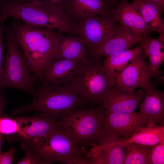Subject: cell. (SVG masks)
<instances>
[{"label":"cell","instance_id":"cell-1","mask_svg":"<svg viewBox=\"0 0 164 164\" xmlns=\"http://www.w3.org/2000/svg\"><path fill=\"white\" fill-rule=\"evenodd\" d=\"M9 28L33 75L42 82L46 68L54 59L59 31L29 26L15 19Z\"/></svg>","mask_w":164,"mask_h":164},{"label":"cell","instance_id":"cell-2","mask_svg":"<svg viewBox=\"0 0 164 164\" xmlns=\"http://www.w3.org/2000/svg\"><path fill=\"white\" fill-rule=\"evenodd\" d=\"M12 17L26 25L56 29L75 35V24L60 7L46 0L24 2L0 0V17Z\"/></svg>","mask_w":164,"mask_h":164},{"label":"cell","instance_id":"cell-3","mask_svg":"<svg viewBox=\"0 0 164 164\" xmlns=\"http://www.w3.org/2000/svg\"><path fill=\"white\" fill-rule=\"evenodd\" d=\"M21 147L39 164H89L86 151L70 139L58 123L45 136L31 140L20 139Z\"/></svg>","mask_w":164,"mask_h":164},{"label":"cell","instance_id":"cell-4","mask_svg":"<svg viewBox=\"0 0 164 164\" xmlns=\"http://www.w3.org/2000/svg\"><path fill=\"white\" fill-rule=\"evenodd\" d=\"M40 83L32 96L33 101L15 109L13 115L38 111L59 120L67 111L80 108L86 103L69 82L58 85Z\"/></svg>","mask_w":164,"mask_h":164},{"label":"cell","instance_id":"cell-5","mask_svg":"<svg viewBox=\"0 0 164 164\" xmlns=\"http://www.w3.org/2000/svg\"><path fill=\"white\" fill-rule=\"evenodd\" d=\"M102 59L82 60L70 83L85 103L102 107L104 98L116 84L105 70Z\"/></svg>","mask_w":164,"mask_h":164},{"label":"cell","instance_id":"cell-6","mask_svg":"<svg viewBox=\"0 0 164 164\" xmlns=\"http://www.w3.org/2000/svg\"><path fill=\"white\" fill-rule=\"evenodd\" d=\"M4 32L7 51L4 60L1 89L15 88L32 96L35 91V85L36 80L8 26H5Z\"/></svg>","mask_w":164,"mask_h":164},{"label":"cell","instance_id":"cell-7","mask_svg":"<svg viewBox=\"0 0 164 164\" xmlns=\"http://www.w3.org/2000/svg\"><path fill=\"white\" fill-rule=\"evenodd\" d=\"M104 112L102 107L74 108L64 113L58 122L73 141L89 144L101 129Z\"/></svg>","mask_w":164,"mask_h":164},{"label":"cell","instance_id":"cell-8","mask_svg":"<svg viewBox=\"0 0 164 164\" xmlns=\"http://www.w3.org/2000/svg\"><path fill=\"white\" fill-rule=\"evenodd\" d=\"M118 24L112 15L94 16L77 24L75 33L91 49L100 45L114 34Z\"/></svg>","mask_w":164,"mask_h":164},{"label":"cell","instance_id":"cell-9","mask_svg":"<svg viewBox=\"0 0 164 164\" xmlns=\"http://www.w3.org/2000/svg\"><path fill=\"white\" fill-rule=\"evenodd\" d=\"M143 50L135 56L118 74L116 84L130 91L138 87L143 90L150 83L152 78L149 64Z\"/></svg>","mask_w":164,"mask_h":164},{"label":"cell","instance_id":"cell-10","mask_svg":"<svg viewBox=\"0 0 164 164\" xmlns=\"http://www.w3.org/2000/svg\"><path fill=\"white\" fill-rule=\"evenodd\" d=\"M148 38L133 33L127 27L119 23L115 34L98 46L88 49V55L96 59L107 58L128 49L134 44L143 43Z\"/></svg>","mask_w":164,"mask_h":164},{"label":"cell","instance_id":"cell-11","mask_svg":"<svg viewBox=\"0 0 164 164\" xmlns=\"http://www.w3.org/2000/svg\"><path fill=\"white\" fill-rule=\"evenodd\" d=\"M145 125L139 113L106 112L104 110L101 129L115 137L128 139L138 128Z\"/></svg>","mask_w":164,"mask_h":164},{"label":"cell","instance_id":"cell-12","mask_svg":"<svg viewBox=\"0 0 164 164\" xmlns=\"http://www.w3.org/2000/svg\"><path fill=\"white\" fill-rule=\"evenodd\" d=\"M162 79L161 76L159 77L155 82H150L143 90L145 96L139 113L146 125L152 124L164 126V93L156 88Z\"/></svg>","mask_w":164,"mask_h":164},{"label":"cell","instance_id":"cell-13","mask_svg":"<svg viewBox=\"0 0 164 164\" xmlns=\"http://www.w3.org/2000/svg\"><path fill=\"white\" fill-rule=\"evenodd\" d=\"M144 96L141 90L130 91L116 84L106 96L102 107L106 112H133Z\"/></svg>","mask_w":164,"mask_h":164},{"label":"cell","instance_id":"cell-14","mask_svg":"<svg viewBox=\"0 0 164 164\" xmlns=\"http://www.w3.org/2000/svg\"><path fill=\"white\" fill-rule=\"evenodd\" d=\"M19 125L20 132L17 138L31 140L44 137L57 125L58 120L44 113L32 116L14 118Z\"/></svg>","mask_w":164,"mask_h":164},{"label":"cell","instance_id":"cell-15","mask_svg":"<svg viewBox=\"0 0 164 164\" xmlns=\"http://www.w3.org/2000/svg\"><path fill=\"white\" fill-rule=\"evenodd\" d=\"M111 15L116 22L127 27L136 35L148 38L150 37L152 32H157L146 23L132 3L126 0H120Z\"/></svg>","mask_w":164,"mask_h":164},{"label":"cell","instance_id":"cell-16","mask_svg":"<svg viewBox=\"0 0 164 164\" xmlns=\"http://www.w3.org/2000/svg\"><path fill=\"white\" fill-rule=\"evenodd\" d=\"M115 8L105 0H70L66 14L76 25L94 16L111 15Z\"/></svg>","mask_w":164,"mask_h":164},{"label":"cell","instance_id":"cell-17","mask_svg":"<svg viewBox=\"0 0 164 164\" xmlns=\"http://www.w3.org/2000/svg\"><path fill=\"white\" fill-rule=\"evenodd\" d=\"M89 145L91 148L86 156L90 164H124L125 149L123 146L105 139Z\"/></svg>","mask_w":164,"mask_h":164},{"label":"cell","instance_id":"cell-18","mask_svg":"<svg viewBox=\"0 0 164 164\" xmlns=\"http://www.w3.org/2000/svg\"><path fill=\"white\" fill-rule=\"evenodd\" d=\"M82 60L68 59L53 60L46 68L42 82L56 85L68 83Z\"/></svg>","mask_w":164,"mask_h":164},{"label":"cell","instance_id":"cell-19","mask_svg":"<svg viewBox=\"0 0 164 164\" xmlns=\"http://www.w3.org/2000/svg\"><path fill=\"white\" fill-rule=\"evenodd\" d=\"M63 33L59 31L54 60H86L88 58V47L85 42L78 36L69 35L65 36Z\"/></svg>","mask_w":164,"mask_h":164},{"label":"cell","instance_id":"cell-20","mask_svg":"<svg viewBox=\"0 0 164 164\" xmlns=\"http://www.w3.org/2000/svg\"><path fill=\"white\" fill-rule=\"evenodd\" d=\"M164 140V126L148 124L138 128L129 139L117 138L112 142L119 145L133 142L151 147Z\"/></svg>","mask_w":164,"mask_h":164},{"label":"cell","instance_id":"cell-21","mask_svg":"<svg viewBox=\"0 0 164 164\" xmlns=\"http://www.w3.org/2000/svg\"><path fill=\"white\" fill-rule=\"evenodd\" d=\"M134 6L146 23L155 29L159 34V39L164 41V22L162 12L154 4L146 0H132Z\"/></svg>","mask_w":164,"mask_h":164},{"label":"cell","instance_id":"cell-22","mask_svg":"<svg viewBox=\"0 0 164 164\" xmlns=\"http://www.w3.org/2000/svg\"><path fill=\"white\" fill-rule=\"evenodd\" d=\"M143 43L135 48L127 49L114 54L104 60L103 65L105 70L116 81L118 74L126 66L128 62L142 51Z\"/></svg>","mask_w":164,"mask_h":164},{"label":"cell","instance_id":"cell-23","mask_svg":"<svg viewBox=\"0 0 164 164\" xmlns=\"http://www.w3.org/2000/svg\"><path fill=\"white\" fill-rule=\"evenodd\" d=\"M163 43L159 38L154 39L150 37L143 43L142 50L149 58L148 64L152 77H159L163 74L159 68L164 60V53L161 51L164 47Z\"/></svg>","mask_w":164,"mask_h":164},{"label":"cell","instance_id":"cell-24","mask_svg":"<svg viewBox=\"0 0 164 164\" xmlns=\"http://www.w3.org/2000/svg\"><path fill=\"white\" fill-rule=\"evenodd\" d=\"M120 145L125 149L124 164H151L150 146L133 142Z\"/></svg>","mask_w":164,"mask_h":164},{"label":"cell","instance_id":"cell-25","mask_svg":"<svg viewBox=\"0 0 164 164\" xmlns=\"http://www.w3.org/2000/svg\"><path fill=\"white\" fill-rule=\"evenodd\" d=\"M20 132L18 124L15 118H11L6 114L0 116V133L10 135L19 134Z\"/></svg>","mask_w":164,"mask_h":164},{"label":"cell","instance_id":"cell-26","mask_svg":"<svg viewBox=\"0 0 164 164\" xmlns=\"http://www.w3.org/2000/svg\"><path fill=\"white\" fill-rule=\"evenodd\" d=\"M151 147L150 159L151 164H163L164 140Z\"/></svg>","mask_w":164,"mask_h":164},{"label":"cell","instance_id":"cell-27","mask_svg":"<svg viewBox=\"0 0 164 164\" xmlns=\"http://www.w3.org/2000/svg\"><path fill=\"white\" fill-rule=\"evenodd\" d=\"M5 20L0 18V90L1 89L2 73L4 62L3 47V33L4 32V22Z\"/></svg>","mask_w":164,"mask_h":164},{"label":"cell","instance_id":"cell-28","mask_svg":"<svg viewBox=\"0 0 164 164\" xmlns=\"http://www.w3.org/2000/svg\"><path fill=\"white\" fill-rule=\"evenodd\" d=\"M15 149L12 147L9 150L0 154V164H11L14 159Z\"/></svg>","mask_w":164,"mask_h":164},{"label":"cell","instance_id":"cell-29","mask_svg":"<svg viewBox=\"0 0 164 164\" xmlns=\"http://www.w3.org/2000/svg\"><path fill=\"white\" fill-rule=\"evenodd\" d=\"M24 158L18 162V164H39L38 161L31 155L27 152H25Z\"/></svg>","mask_w":164,"mask_h":164},{"label":"cell","instance_id":"cell-30","mask_svg":"<svg viewBox=\"0 0 164 164\" xmlns=\"http://www.w3.org/2000/svg\"><path fill=\"white\" fill-rule=\"evenodd\" d=\"M5 104V100L3 94L0 90V116L5 115L3 112V109Z\"/></svg>","mask_w":164,"mask_h":164},{"label":"cell","instance_id":"cell-31","mask_svg":"<svg viewBox=\"0 0 164 164\" xmlns=\"http://www.w3.org/2000/svg\"><path fill=\"white\" fill-rule=\"evenodd\" d=\"M151 2L158 6L163 12L164 8V0H146Z\"/></svg>","mask_w":164,"mask_h":164},{"label":"cell","instance_id":"cell-32","mask_svg":"<svg viewBox=\"0 0 164 164\" xmlns=\"http://www.w3.org/2000/svg\"><path fill=\"white\" fill-rule=\"evenodd\" d=\"M108 2L112 4L114 7L116 8L120 4V2H119L118 0H105Z\"/></svg>","mask_w":164,"mask_h":164},{"label":"cell","instance_id":"cell-33","mask_svg":"<svg viewBox=\"0 0 164 164\" xmlns=\"http://www.w3.org/2000/svg\"><path fill=\"white\" fill-rule=\"evenodd\" d=\"M3 138V135L0 133V154L2 153L1 150V143Z\"/></svg>","mask_w":164,"mask_h":164},{"label":"cell","instance_id":"cell-34","mask_svg":"<svg viewBox=\"0 0 164 164\" xmlns=\"http://www.w3.org/2000/svg\"><path fill=\"white\" fill-rule=\"evenodd\" d=\"M20 1H21L22 2H33V1H37L39 0H18ZM48 1L49 0H46Z\"/></svg>","mask_w":164,"mask_h":164},{"label":"cell","instance_id":"cell-35","mask_svg":"<svg viewBox=\"0 0 164 164\" xmlns=\"http://www.w3.org/2000/svg\"></svg>","mask_w":164,"mask_h":164}]
</instances>
